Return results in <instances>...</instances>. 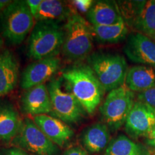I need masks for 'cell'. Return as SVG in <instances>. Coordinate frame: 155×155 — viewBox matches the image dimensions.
Masks as SVG:
<instances>
[{"label": "cell", "mask_w": 155, "mask_h": 155, "mask_svg": "<svg viewBox=\"0 0 155 155\" xmlns=\"http://www.w3.org/2000/svg\"><path fill=\"white\" fill-rule=\"evenodd\" d=\"M62 78L85 112L93 115L105 91L90 66L85 64L73 65L63 71Z\"/></svg>", "instance_id": "6da1fadb"}, {"label": "cell", "mask_w": 155, "mask_h": 155, "mask_svg": "<svg viewBox=\"0 0 155 155\" xmlns=\"http://www.w3.org/2000/svg\"><path fill=\"white\" fill-rule=\"evenodd\" d=\"M64 39V28L58 22L38 21L31 32L28 55L35 61L58 56L62 50Z\"/></svg>", "instance_id": "7a4b0ae2"}, {"label": "cell", "mask_w": 155, "mask_h": 155, "mask_svg": "<svg viewBox=\"0 0 155 155\" xmlns=\"http://www.w3.org/2000/svg\"><path fill=\"white\" fill-rule=\"evenodd\" d=\"M63 28V55L71 61L83 59L88 55L93 49L94 35L91 26L86 19L75 12H72Z\"/></svg>", "instance_id": "3957f363"}, {"label": "cell", "mask_w": 155, "mask_h": 155, "mask_svg": "<svg viewBox=\"0 0 155 155\" xmlns=\"http://www.w3.org/2000/svg\"><path fill=\"white\" fill-rule=\"evenodd\" d=\"M88 63L105 92H110L125 84L129 69L124 56L95 53L88 57Z\"/></svg>", "instance_id": "277c9868"}, {"label": "cell", "mask_w": 155, "mask_h": 155, "mask_svg": "<svg viewBox=\"0 0 155 155\" xmlns=\"http://www.w3.org/2000/svg\"><path fill=\"white\" fill-rule=\"evenodd\" d=\"M35 26V18L26 1H12L1 12L2 34L9 43L18 45L24 41Z\"/></svg>", "instance_id": "5b68a950"}, {"label": "cell", "mask_w": 155, "mask_h": 155, "mask_svg": "<svg viewBox=\"0 0 155 155\" xmlns=\"http://www.w3.org/2000/svg\"><path fill=\"white\" fill-rule=\"evenodd\" d=\"M134 94L126 85L108 93L100 107V112L109 130L116 131L125 124L134 104Z\"/></svg>", "instance_id": "8992f818"}, {"label": "cell", "mask_w": 155, "mask_h": 155, "mask_svg": "<svg viewBox=\"0 0 155 155\" xmlns=\"http://www.w3.org/2000/svg\"><path fill=\"white\" fill-rule=\"evenodd\" d=\"M13 143L35 155H58L59 149L41 131L33 120L25 118Z\"/></svg>", "instance_id": "52a82bcc"}, {"label": "cell", "mask_w": 155, "mask_h": 155, "mask_svg": "<svg viewBox=\"0 0 155 155\" xmlns=\"http://www.w3.org/2000/svg\"><path fill=\"white\" fill-rule=\"evenodd\" d=\"M53 116L65 123H77L83 119L85 111L71 92L65 91L61 79H53L48 86Z\"/></svg>", "instance_id": "ba28073f"}, {"label": "cell", "mask_w": 155, "mask_h": 155, "mask_svg": "<svg viewBox=\"0 0 155 155\" xmlns=\"http://www.w3.org/2000/svg\"><path fill=\"white\" fill-rule=\"evenodd\" d=\"M61 65L58 56L38 60L30 63L23 71L20 86L27 91L32 87L44 84L57 73Z\"/></svg>", "instance_id": "9c48e42d"}, {"label": "cell", "mask_w": 155, "mask_h": 155, "mask_svg": "<svg viewBox=\"0 0 155 155\" xmlns=\"http://www.w3.org/2000/svg\"><path fill=\"white\" fill-rule=\"evenodd\" d=\"M155 127V111L144 103L135 101L125 122V131L133 139L146 137Z\"/></svg>", "instance_id": "30bf717a"}, {"label": "cell", "mask_w": 155, "mask_h": 155, "mask_svg": "<svg viewBox=\"0 0 155 155\" xmlns=\"http://www.w3.org/2000/svg\"><path fill=\"white\" fill-rule=\"evenodd\" d=\"M124 51L134 63L155 68V42L144 35L139 32L131 34L127 39Z\"/></svg>", "instance_id": "8fae6325"}, {"label": "cell", "mask_w": 155, "mask_h": 155, "mask_svg": "<svg viewBox=\"0 0 155 155\" xmlns=\"http://www.w3.org/2000/svg\"><path fill=\"white\" fill-rule=\"evenodd\" d=\"M20 103L23 113L33 117L44 114L48 115L53 112L49 91L45 84L25 91Z\"/></svg>", "instance_id": "7c38bea8"}, {"label": "cell", "mask_w": 155, "mask_h": 155, "mask_svg": "<svg viewBox=\"0 0 155 155\" xmlns=\"http://www.w3.org/2000/svg\"><path fill=\"white\" fill-rule=\"evenodd\" d=\"M33 121L58 147L66 146L74 136V131L66 123L53 116L48 114L36 116L33 117Z\"/></svg>", "instance_id": "4fadbf2b"}, {"label": "cell", "mask_w": 155, "mask_h": 155, "mask_svg": "<svg viewBox=\"0 0 155 155\" xmlns=\"http://www.w3.org/2000/svg\"><path fill=\"white\" fill-rule=\"evenodd\" d=\"M18 80V62L14 54L6 50L0 53V97L14 91Z\"/></svg>", "instance_id": "5bb4252c"}, {"label": "cell", "mask_w": 155, "mask_h": 155, "mask_svg": "<svg viewBox=\"0 0 155 155\" xmlns=\"http://www.w3.org/2000/svg\"><path fill=\"white\" fill-rule=\"evenodd\" d=\"M86 17L92 26H108L123 19L117 5L109 1L94 2Z\"/></svg>", "instance_id": "9a60e30c"}, {"label": "cell", "mask_w": 155, "mask_h": 155, "mask_svg": "<svg viewBox=\"0 0 155 155\" xmlns=\"http://www.w3.org/2000/svg\"><path fill=\"white\" fill-rule=\"evenodd\" d=\"M81 142L89 153L101 152L110 142L109 129L103 123H95L89 126L81 134Z\"/></svg>", "instance_id": "2e32d148"}, {"label": "cell", "mask_w": 155, "mask_h": 155, "mask_svg": "<svg viewBox=\"0 0 155 155\" xmlns=\"http://www.w3.org/2000/svg\"><path fill=\"white\" fill-rule=\"evenodd\" d=\"M125 85L132 92H144L155 86V68L135 65L128 70Z\"/></svg>", "instance_id": "e0dca14e"}, {"label": "cell", "mask_w": 155, "mask_h": 155, "mask_svg": "<svg viewBox=\"0 0 155 155\" xmlns=\"http://www.w3.org/2000/svg\"><path fill=\"white\" fill-rule=\"evenodd\" d=\"M22 121L15 106L9 103L0 104V140L13 141L19 133Z\"/></svg>", "instance_id": "ac0fdd59"}, {"label": "cell", "mask_w": 155, "mask_h": 155, "mask_svg": "<svg viewBox=\"0 0 155 155\" xmlns=\"http://www.w3.org/2000/svg\"><path fill=\"white\" fill-rule=\"evenodd\" d=\"M104 155H151L147 147L121 134L112 139L106 147Z\"/></svg>", "instance_id": "d6986e66"}, {"label": "cell", "mask_w": 155, "mask_h": 155, "mask_svg": "<svg viewBox=\"0 0 155 155\" xmlns=\"http://www.w3.org/2000/svg\"><path fill=\"white\" fill-rule=\"evenodd\" d=\"M72 11L63 2L58 0H42L35 19L38 21L58 22L68 19Z\"/></svg>", "instance_id": "ffe728a7"}, {"label": "cell", "mask_w": 155, "mask_h": 155, "mask_svg": "<svg viewBox=\"0 0 155 155\" xmlns=\"http://www.w3.org/2000/svg\"><path fill=\"white\" fill-rule=\"evenodd\" d=\"M94 35L102 43H116L127 38L129 29L124 19L108 26H91Z\"/></svg>", "instance_id": "44dd1931"}, {"label": "cell", "mask_w": 155, "mask_h": 155, "mask_svg": "<svg viewBox=\"0 0 155 155\" xmlns=\"http://www.w3.org/2000/svg\"><path fill=\"white\" fill-rule=\"evenodd\" d=\"M139 33L155 40V1H147L144 8L130 25Z\"/></svg>", "instance_id": "7402d4cb"}, {"label": "cell", "mask_w": 155, "mask_h": 155, "mask_svg": "<svg viewBox=\"0 0 155 155\" xmlns=\"http://www.w3.org/2000/svg\"><path fill=\"white\" fill-rule=\"evenodd\" d=\"M138 101L147 104L155 111V86L138 94Z\"/></svg>", "instance_id": "603a6c76"}, {"label": "cell", "mask_w": 155, "mask_h": 155, "mask_svg": "<svg viewBox=\"0 0 155 155\" xmlns=\"http://www.w3.org/2000/svg\"><path fill=\"white\" fill-rule=\"evenodd\" d=\"M94 2L91 0H76L73 2V5L81 12H88L91 8Z\"/></svg>", "instance_id": "cb8c5ba5"}, {"label": "cell", "mask_w": 155, "mask_h": 155, "mask_svg": "<svg viewBox=\"0 0 155 155\" xmlns=\"http://www.w3.org/2000/svg\"><path fill=\"white\" fill-rule=\"evenodd\" d=\"M0 155H30L26 151L19 147L4 148L0 150Z\"/></svg>", "instance_id": "d4e9b609"}, {"label": "cell", "mask_w": 155, "mask_h": 155, "mask_svg": "<svg viewBox=\"0 0 155 155\" xmlns=\"http://www.w3.org/2000/svg\"><path fill=\"white\" fill-rule=\"evenodd\" d=\"M41 2L42 0H28V1H26L27 5H28L31 14L34 17V18L38 14Z\"/></svg>", "instance_id": "484cf974"}, {"label": "cell", "mask_w": 155, "mask_h": 155, "mask_svg": "<svg viewBox=\"0 0 155 155\" xmlns=\"http://www.w3.org/2000/svg\"><path fill=\"white\" fill-rule=\"evenodd\" d=\"M63 155H87V153L80 147H73L65 150Z\"/></svg>", "instance_id": "4316f807"}, {"label": "cell", "mask_w": 155, "mask_h": 155, "mask_svg": "<svg viewBox=\"0 0 155 155\" xmlns=\"http://www.w3.org/2000/svg\"><path fill=\"white\" fill-rule=\"evenodd\" d=\"M145 142L149 147L155 149V127L145 137Z\"/></svg>", "instance_id": "83f0119b"}, {"label": "cell", "mask_w": 155, "mask_h": 155, "mask_svg": "<svg viewBox=\"0 0 155 155\" xmlns=\"http://www.w3.org/2000/svg\"><path fill=\"white\" fill-rule=\"evenodd\" d=\"M12 2L8 0H0V12H2Z\"/></svg>", "instance_id": "f1b7e54d"}, {"label": "cell", "mask_w": 155, "mask_h": 155, "mask_svg": "<svg viewBox=\"0 0 155 155\" xmlns=\"http://www.w3.org/2000/svg\"><path fill=\"white\" fill-rule=\"evenodd\" d=\"M2 45V39L1 37H0V49H1Z\"/></svg>", "instance_id": "f546056e"}, {"label": "cell", "mask_w": 155, "mask_h": 155, "mask_svg": "<svg viewBox=\"0 0 155 155\" xmlns=\"http://www.w3.org/2000/svg\"><path fill=\"white\" fill-rule=\"evenodd\" d=\"M153 155H155V152H154V154H153Z\"/></svg>", "instance_id": "4dcf8cb0"}]
</instances>
